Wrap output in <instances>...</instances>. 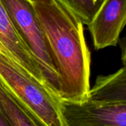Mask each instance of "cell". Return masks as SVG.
<instances>
[{
	"label": "cell",
	"instance_id": "1",
	"mask_svg": "<svg viewBox=\"0 0 126 126\" xmlns=\"http://www.w3.org/2000/svg\"><path fill=\"white\" fill-rule=\"evenodd\" d=\"M32 3L58 71L61 100H86L90 89L91 55L83 22L58 0Z\"/></svg>",
	"mask_w": 126,
	"mask_h": 126
},
{
	"label": "cell",
	"instance_id": "2",
	"mask_svg": "<svg viewBox=\"0 0 126 126\" xmlns=\"http://www.w3.org/2000/svg\"><path fill=\"white\" fill-rule=\"evenodd\" d=\"M0 83L46 126H63L61 100L7 55L0 52Z\"/></svg>",
	"mask_w": 126,
	"mask_h": 126
},
{
	"label": "cell",
	"instance_id": "3",
	"mask_svg": "<svg viewBox=\"0 0 126 126\" xmlns=\"http://www.w3.org/2000/svg\"><path fill=\"white\" fill-rule=\"evenodd\" d=\"M0 2L21 39L38 61L47 86L60 98L58 71L32 0H0Z\"/></svg>",
	"mask_w": 126,
	"mask_h": 126
},
{
	"label": "cell",
	"instance_id": "4",
	"mask_svg": "<svg viewBox=\"0 0 126 126\" xmlns=\"http://www.w3.org/2000/svg\"><path fill=\"white\" fill-rule=\"evenodd\" d=\"M63 126H126V104L61 101Z\"/></svg>",
	"mask_w": 126,
	"mask_h": 126
},
{
	"label": "cell",
	"instance_id": "5",
	"mask_svg": "<svg viewBox=\"0 0 126 126\" xmlns=\"http://www.w3.org/2000/svg\"><path fill=\"white\" fill-rule=\"evenodd\" d=\"M126 23V0H104L87 24L94 49L115 47Z\"/></svg>",
	"mask_w": 126,
	"mask_h": 126
},
{
	"label": "cell",
	"instance_id": "6",
	"mask_svg": "<svg viewBox=\"0 0 126 126\" xmlns=\"http://www.w3.org/2000/svg\"><path fill=\"white\" fill-rule=\"evenodd\" d=\"M0 47L2 52L7 55L18 66L47 86L38 61L16 31L1 2Z\"/></svg>",
	"mask_w": 126,
	"mask_h": 126
},
{
	"label": "cell",
	"instance_id": "7",
	"mask_svg": "<svg viewBox=\"0 0 126 126\" xmlns=\"http://www.w3.org/2000/svg\"><path fill=\"white\" fill-rule=\"evenodd\" d=\"M86 100L98 104H126V67L107 76H98Z\"/></svg>",
	"mask_w": 126,
	"mask_h": 126
},
{
	"label": "cell",
	"instance_id": "8",
	"mask_svg": "<svg viewBox=\"0 0 126 126\" xmlns=\"http://www.w3.org/2000/svg\"><path fill=\"white\" fill-rule=\"evenodd\" d=\"M0 110L11 126H46L0 83Z\"/></svg>",
	"mask_w": 126,
	"mask_h": 126
},
{
	"label": "cell",
	"instance_id": "9",
	"mask_svg": "<svg viewBox=\"0 0 126 126\" xmlns=\"http://www.w3.org/2000/svg\"><path fill=\"white\" fill-rule=\"evenodd\" d=\"M75 15L83 24H88L104 0H58Z\"/></svg>",
	"mask_w": 126,
	"mask_h": 126
},
{
	"label": "cell",
	"instance_id": "10",
	"mask_svg": "<svg viewBox=\"0 0 126 126\" xmlns=\"http://www.w3.org/2000/svg\"><path fill=\"white\" fill-rule=\"evenodd\" d=\"M0 126H11L1 110H0Z\"/></svg>",
	"mask_w": 126,
	"mask_h": 126
},
{
	"label": "cell",
	"instance_id": "11",
	"mask_svg": "<svg viewBox=\"0 0 126 126\" xmlns=\"http://www.w3.org/2000/svg\"><path fill=\"white\" fill-rule=\"evenodd\" d=\"M0 52H2V50H1V47H0Z\"/></svg>",
	"mask_w": 126,
	"mask_h": 126
}]
</instances>
